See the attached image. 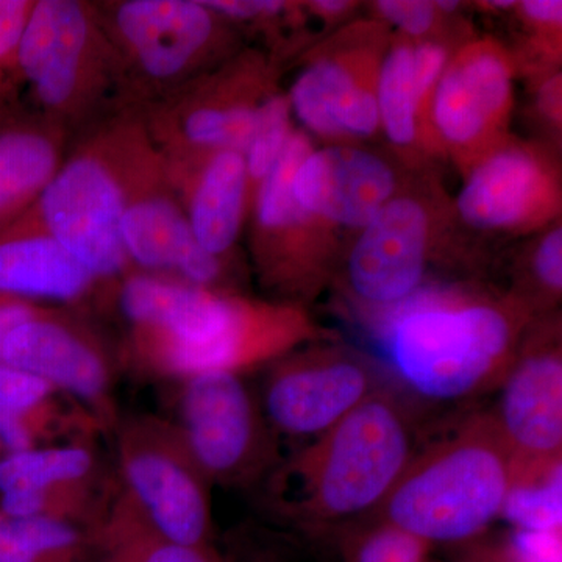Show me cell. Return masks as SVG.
<instances>
[{
	"label": "cell",
	"mask_w": 562,
	"mask_h": 562,
	"mask_svg": "<svg viewBox=\"0 0 562 562\" xmlns=\"http://www.w3.org/2000/svg\"><path fill=\"white\" fill-rule=\"evenodd\" d=\"M347 528V562H428L430 543L395 525L368 517Z\"/></svg>",
	"instance_id": "obj_29"
},
{
	"label": "cell",
	"mask_w": 562,
	"mask_h": 562,
	"mask_svg": "<svg viewBox=\"0 0 562 562\" xmlns=\"http://www.w3.org/2000/svg\"><path fill=\"white\" fill-rule=\"evenodd\" d=\"M517 13L525 22L528 31L535 32L536 43H539V50L543 52L552 60L560 58L561 27H562V2L561 0H525L517 2Z\"/></svg>",
	"instance_id": "obj_36"
},
{
	"label": "cell",
	"mask_w": 562,
	"mask_h": 562,
	"mask_svg": "<svg viewBox=\"0 0 562 562\" xmlns=\"http://www.w3.org/2000/svg\"><path fill=\"white\" fill-rule=\"evenodd\" d=\"M561 317H538L491 409L513 461V484L562 469Z\"/></svg>",
	"instance_id": "obj_15"
},
{
	"label": "cell",
	"mask_w": 562,
	"mask_h": 562,
	"mask_svg": "<svg viewBox=\"0 0 562 562\" xmlns=\"http://www.w3.org/2000/svg\"><path fill=\"white\" fill-rule=\"evenodd\" d=\"M92 562H221L211 547L177 546L151 530L122 492L92 530Z\"/></svg>",
	"instance_id": "obj_25"
},
{
	"label": "cell",
	"mask_w": 562,
	"mask_h": 562,
	"mask_svg": "<svg viewBox=\"0 0 562 562\" xmlns=\"http://www.w3.org/2000/svg\"><path fill=\"white\" fill-rule=\"evenodd\" d=\"M2 122H3V121H2V120H0V125H2Z\"/></svg>",
	"instance_id": "obj_44"
},
{
	"label": "cell",
	"mask_w": 562,
	"mask_h": 562,
	"mask_svg": "<svg viewBox=\"0 0 562 562\" xmlns=\"http://www.w3.org/2000/svg\"><path fill=\"white\" fill-rule=\"evenodd\" d=\"M539 114L553 131H561V74L553 72L546 76L541 87L538 88L536 99Z\"/></svg>",
	"instance_id": "obj_39"
},
{
	"label": "cell",
	"mask_w": 562,
	"mask_h": 562,
	"mask_svg": "<svg viewBox=\"0 0 562 562\" xmlns=\"http://www.w3.org/2000/svg\"><path fill=\"white\" fill-rule=\"evenodd\" d=\"M11 88H13V81L7 79L5 76L0 74V99L5 98V95L11 91Z\"/></svg>",
	"instance_id": "obj_42"
},
{
	"label": "cell",
	"mask_w": 562,
	"mask_h": 562,
	"mask_svg": "<svg viewBox=\"0 0 562 562\" xmlns=\"http://www.w3.org/2000/svg\"><path fill=\"white\" fill-rule=\"evenodd\" d=\"M516 60L492 38L468 41L450 55L430 110L432 138L462 172L508 138Z\"/></svg>",
	"instance_id": "obj_16"
},
{
	"label": "cell",
	"mask_w": 562,
	"mask_h": 562,
	"mask_svg": "<svg viewBox=\"0 0 562 562\" xmlns=\"http://www.w3.org/2000/svg\"><path fill=\"white\" fill-rule=\"evenodd\" d=\"M121 238L135 271L213 290L238 291L231 261L213 257L195 239L166 172L165 157L151 138L128 184Z\"/></svg>",
	"instance_id": "obj_17"
},
{
	"label": "cell",
	"mask_w": 562,
	"mask_h": 562,
	"mask_svg": "<svg viewBox=\"0 0 562 562\" xmlns=\"http://www.w3.org/2000/svg\"><path fill=\"white\" fill-rule=\"evenodd\" d=\"M68 131L33 116L0 125V235L35 205L66 157Z\"/></svg>",
	"instance_id": "obj_23"
},
{
	"label": "cell",
	"mask_w": 562,
	"mask_h": 562,
	"mask_svg": "<svg viewBox=\"0 0 562 562\" xmlns=\"http://www.w3.org/2000/svg\"><path fill=\"white\" fill-rule=\"evenodd\" d=\"M372 9L376 20L397 29L398 35L414 43L436 38L442 24L443 16L430 0H379Z\"/></svg>",
	"instance_id": "obj_33"
},
{
	"label": "cell",
	"mask_w": 562,
	"mask_h": 562,
	"mask_svg": "<svg viewBox=\"0 0 562 562\" xmlns=\"http://www.w3.org/2000/svg\"><path fill=\"white\" fill-rule=\"evenodd\" d=\"M464 562H516L509 553L508 547H484L476 550Z\"/></svg>",
	"instance_id": "obj_41"
},
{
	"label": "cell",
	"mask_w": 562,
	"mask_h": 562,
	"mask_svg": "<svg viewBox=\"0 0 562 562\" xmlns=\"http://www.w3.org/2000/svg\"><path fill=\"white\" fill-rule=\"evenodd\" d=\"M386 384L368 357L327 339L269 364L260 403L277 435L312 441Z\"/></svg>",
	"instance_id": "obj_14"
},
{
	"label": "cell",
	"mask_w": 562,
	"mask_h": 562,
	"mask_svg": "<svg viewBox=\"0 0 562 562\" xmlns=\"http://www.w3.org/2000/svg\"><path fill=\"white\" fill-rule=\"evenodd\" d=\"M462 173L453 209L471 231L522 236L560 217V169L542 147L508 136Z\"/></svg>",
	"instance_id": "obj_18"
},
{
	"label": "cell",
	"mask_w": 562,
	"mask_h": 562,
	"mask_svg": "<svg viewBox=\"0 0 562 562\" xmlns=\"http://www.w3.org/2000/svg\"><path fill=\"white\" fill-rule=\"evenodd\" d=\"M3 454H5V449H3L2 439H0V458H2Z\"/></svg>",
	"instance_id": "obj_43"
},
{
	"label": "cell",
	"mask_w": 562,
	"mask_h": 562,
	"mask_svg": "<svg viewBox=\"0 0 562 562\" xmlns=\"http://www.w3.org/2000/svg\"><path fill=\"white\" fill-rule=\"evenodd\" d=\"M513 461L491 412H476L419 447L398 482L369 517L430 543L479 538L502 517Z\"/></svg>",
	"instance_id": "obj_3"
},
{
	"label": "cell",
	"mask_w": 562,
	"mask_h": 562,
	"mask_svg": "<svg viewBox=\"0 0 562 562\" xmlns=\"http://www.w3.org/2000/svg\"><path fill=\"white\" fill-rule=\"evenodd\" d=\"M516 562H561V530H516L506 543Z\"/></svg>",
	"instance_id": "obj_37"
},
{
	"label": "cell",
	"mask_w": 562,
	"mask_h": 562,
	"mask_svg": "<svg viewBox=\"0 0 562 562\" xmlns=\"http://www.w3.org/2000/svg\"><path fill=\"white\" fill-rule=\"evenodd\" d=\"M439 211L431 195L402 184L355 235L333 281L355 310L372 319L428 286Z\"/></svg>",
	"instance_id": "obj_9"
},
{
	"label": "cell",
	"mask_w": 562,
	"mask_h": 562,
	"mask_svg": "<svg viewBox=\"0 0 562 562\" xmlns=\"http://www.w3.org/2000/svg\"><path fill=\"white\" fill-rule=\"evenodd\" d=\"M398 173L382 155L328 144L303 158L292 180L295 201L331 232L357 235L397 194Z\"/></svg>",
	"instance_id": "obj_20"
},
{
	"label": "cell",
	"mask_w": 562,
	"mask_h": 562,
	"mask_svg": "<svg viewBox=\"0 0 562 562\" xmlns=\"http://www.w3.org/2000/svg\"><path fill=\"white\" fill-rule=\"evenodd\" d=\"M55 392L58 391L40 376L0 362V413L29 422L43 439L54 432L60 420L52 403Z\"/></svg>",
	"instance_id": "obj_31"
},
{
	"label": "cell",
	"mask_w": 562,
	"mask_h": 562,
	"mask_svg": "<svg viewBox=\"0 0 562 562\" xmlns=\"http://www.w3.org/2000/svg\"><path fill=\"white\" fill-rule=\"evenodd\" d=\"M276 65L258 50L228 60L144 110V121L162 154L236 150L246 154L258 111L277 87Z\"/></svg>",
	"instance_id": "obj_8"
},
{
	"label": "cell",
	"mask_w": 562,
	"mask_h": 562,
	"mask_svg": "<svg viewBox=\"0 0 562 562\" xmlns=\"http://www.w3.org/2000/svg\"><path fill=\"white\" fill-rule=\"evenodd\" d=\"M380 128L391 146L408 161L427 154L422 136L414 72V41L390 36L376 85Z\"/></svg>",
	"instance_id": "obj_24"
},
{
	"label": "cell",
	"mask_w": 562,
	"mask_h": 562,
	"mask_svg": "<svg viewBox=\"0 0 562 562\" xmlns=\"http://www.w3.org/2000/svg\"><path fill=\"white\" fill-rule=\"evenodd\" d=\"M162 157L195 239L213 257L231 261L250 214L244 154L198 150Z\"/></svg>",
	"instance_id": "obj_21"
},
{
	"label": "cell",
	"mask_w": 562,
	"mask_h": 562,
	"mask_svg": "<svg viewBox=\"0 0 562 562\" xmlns=\"http://www.w3.org/2000/svg\"><path fill=\"white\" fill-rule=\"evenodd\" d=\"M386 32L390 27L380 21L350 25L295 77L288 98L308 135L350 144L379 133L376 85L390 41Z\"/></svg>",
	"instance_id": "obj_13"
},
{
	"label": "cell",
	"mask_w": 562,
	"mask_h": 562,
	"mask_svg": "<svg viewBox=\"0 0 562 562\" xmlns=\"http://www.w3.org/2000/svg\"><path fill=\"white\" fill-rule=\"evenodd\" d=\"M412 398L390 383L266 479L268 503L305 531L347 528L379 509L419 449Z\"/></svg>",
	"instance_id": "obj_2"
},
{
	"label": "cell",
	"mask_w": 562,
	"mask_h": 562,
	"mask_svg": "<svg viewBox=\"0 0 562 562\" xmlns=\"http://www.w3.org/2000/svg\"><path fill=\"white\" fill-rule=\"evenodd\" d=\"M292 132L294 128H292L290 98L276 87L261 103L254 135L244 154L250 209L262 181L268 179L269 173L279 162Z\"/></svg>",
	"instance_id": "obj_28"
},
{
	"label": "cell",
	"mask_w": 562,
	"mask_h": 562,
	"mask_svg": "<svg viewBox=\"0 0 562 562\" xmlns=\"http://www.w3.org/2000/svg\"><path fill=\"white\" fill-rule=\"evenodd\" d=\"M536 317L557 313L562 295V227L550 225L532 246L524 268L506 290Z\"/></svg>",
	"instance_id": "obj_27"
},
{
	"label": "cell",
	"mask_w": 562,
	"mask_h": 562,
	"mask_svg": "<svg viewBox=\"0 0 562 562\" xmlns=\"http://www.w3.org/2000/svg\"><path fill=\"white\" fill-rule=\"evenodd\" d=\"M36 0H0V74L11 81L18 77V55Z\"/></svg>",
	"instance_id": "obj_35"
},
{
	"label": "cell",
	"mask_w": 562,
	"mask_h": 562,
	"mask_svg": "<svg viewBox=\"0 0 562 562\" xmlns=\"http://www.w3.org/2000/svg\"><path fill=\"white\" fill-rule=\"evenodd\" d=\"M50 306L54 305L0 292V351L11 331L16 330L25 322L43 316L49 312Z\"/></svg>",
	"instance_id": "obj_38"
},
{
	"label": "cell",
	"mask_w": 562,
	"mask_h": 562,
	"mask_svg": "<svg viewBox=\"0 0 562 562\" xmlns=\"http://www.w3.org/2000/svg\"><path fill=\"white\" fill-rule=\"evenodd\" d=\"M449 44L443 40L430 38L414 43V72H416L417 102H419V116L422 136L427 154L439 151L432 138L430 125V110L432 95L441 79L443 69L450 60Z\"/></svg>",
	"instance_id": "obj_32"
},
{
	"label": "cell",
	"mask_w": 562,
	"mask_h": 562,
	"mask_svg": "<svg viewBox=\"0 0 562 562\" xmlns=\"http://www.w3.org/2000/svg\"><path fill=\"white\" fill-rule=\"evenodd\" d=\"M536 319L508 291L476 284H428L372 317L380 357L403 394L430 403L497 391Z\"/></svg>",
	"instance_id": "obj_1"
},
{
	"label": "cell",
	"mask_w": 562,
	"mask_h": 562,
	"mask_svg": "<svg viewBox=\"0 0 562 562\" xmlns=\"http://www.w3.org/2000/svg\"><path fill=\"white\" fill-rule=\"evenodd\" d=\"M95 458L83 446H41L0 458V498L94 483Z\"/></svg>",
	"instance_id": "obj_26"
},
{
	"label": "cell",
	"mask_w": 562,
	"mask_h": 562,
	"mask_svg": "<svg viewBox=\"0 0 562 562\" xmlns=\"http://www.w3.org/2000/svg\"><path fill=\"white\" fill-rule=\"evenodd\" d=\"M122 492L151 530L177 546L210 547L211 482L179 428L157 417L125 422L117 438Z\"/></svg>",
	"instance_id": "obj_11"
},
{
	"label": "cell",
	"mask_w": 562,
	"mask_h": 562,
	"mask_svg": "<svg viewBox=\"0 0 562 562\" xmlns=\"http://www.w3.org/2000/svg\"><path fill=\"white\" fill-rule=\"evenodd\" d=\"M355 9L357 3L347 0H316L306 3V10L312 11L319 20L330 22L346 20Z\"/></svg>",
	"instance_id": "obj_40"
},
{
	"label": "cell",
	"mask_w": 562,
	"mask_h": 562,
	"mask_svg": "<svg viewBox=\"0 0 562 562\" xmlns=\"http://www.w3.org/2000/svg\"><path fill=\"white\" fill-rule=\"evenodd\" d=\"M327 339L331 336L322 330L305 306L231 291L198 339L150 351L133 362L143 372L179 382L201 373L244 375Z\"/></svg>",
	"instance_id": "obj_12"
},
{
	"label": "cell",
	"mask_w": 562,
	"mask_h": 562,
	"mask_svg": "<svg viewBox=\"0 0 562 562\" xmlns=\"http://www.w3.org/2000/svg\"><path fill=\"white\" fill-rule=\"evenodd\" d=\"M40 114L70 132L117 99L116 58L92 2L36 0L18 55Z\"/></svg>",
	"instance_id": "obj_6"
},
{
	"label": "cell",
	"mask_w": 562,
	"mask_h": 562,
	"mask_svg": "<svg viewBox=\"0 0 562 562\" xmlns=\"http://www.w3.org/2000/svg\"><path fill=\"white\" fill-rule=\"evenodd\" d=\"M0 362L72 395L103 427L113 424V361L101 339L69 310L50 306L11 331Z\"/></svg>",
	"instance_id": "obj_19"
},
{
	"label": "cell",
	"mask_w": 562,
	"mask_h": 562,
	"mask_svg": "<svg viewBox=\"0 0 562 562\" xmlns=\"http://www.w3.org/2000/svg\"><path fill=\"white\" fill-rule=\"evenodd\" d=\"M92 7L116 58L114 109L147 110L241 50L236 29L203 0H106Z\"/></svg>",
	"instance_id": "obj_5"
},
{
	"label": "cell",
	"mask_w": 562,
	"mask_h": 562,
	"mask_svg": "<svg viewBox=\"0 0 562 562\" xmlns=\"http://www.w3.org/2000/svg\"><path fill=\"white\" fill-rule=\"evenodd\" d=\"M233 27L246 24L271 31L280 20H288L297 10V3L281 0H203Z\"/></svg>",
	"instance_id": "obj_34"
},
{
	"label": "cell",
	"mask_w": 562,
	"mask_h": 562,
	"mask_svg": "<svg viewBox=\"0 0 562 562\" xmlns=\"http://www.w3.org/2000/svg\"><path fill=\"white\" fill-rule=\"evenodd\" d=\"M32 206L0 235V292L49 305L83 301L102 281L44 227Z\"/></svg>",
	"instance_id": "obj_22"
},
{
	"label": "cell",
	"mask_w": 562,
	"mask_h": 562,
	"mask_svg": "<svg viewBox=\"0 0 562 562\" xmlns=\"http://www.w3.org/2000/svg\"><path fill=\"white\" fill-rule=\"evenodd\" d=\"M150 140L143 111L113 109L88 125L32 206L47 228L102 283L133 269L121 217L133 171Z\"/></svg>",
	"instance_id": "obj_4"
},
{
	"label": "cell",
	"mask_w": 562,
	"mask_h": 562,
	"mask_svg": "<svg viewBox=\"0 0 562 562\" xmlns=\"http://www.w3.org/2000/svg\"><path fill=\"white\" fill-rule=\"evenodd\" d=\"M179 428L184 446L211 484L247 487L280 464L279 435L238 373L180 380Z\"/></svg>",
	"instance_id": "obj_10"
},
{
	"label": "cell",
	"mask_w": 562,
	"mask_h": 562,
	"mask_svg": "<svg viewBox=\"0 0 562 562\" xmlns=\"http://www.w3.org/2000/svg\"><path fill=\"white\" fill-rule=\"evenodd\" d=\"M562 469L514 483L502 517L524 531L561 530Z\"/></svg>",
	"instance_id": "obj_30"
},
{
	"label": "cell",
	"mask_w": 562,
	"mask_h": 562,
	"mask_svg": "<svg viewBox=\"0 0 562 562\" xmlns=\"http://www.w3.org/2000/svg\"><path fill=\"white\" fill-rule=\"evenodd\" d=\"M313 149L308 133L292 132L249 216L251 262L262 290L273 301L305 308L331 286L344 254L336 233L306 213L292 192L294 173Z\"/></svg>",
	"instance_id": "obj_7"
}]
</instances>
